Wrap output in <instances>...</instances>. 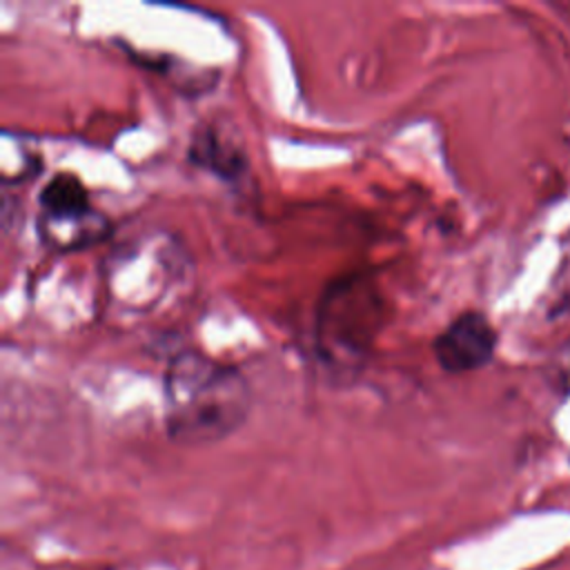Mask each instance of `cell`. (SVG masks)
<instances>
[{
    "instance_id": "obj_3",
    "label": "cell",
    "mask_w": 570,
    "mask_h": 570,
    "mask_svg": "<svg viewBox=\"0 0 570 570\" xmlns=\"http://www.w3.org/2000/svg\"><path fill=\"white\" fill-rule=\"evenodd\" d=\"M183 249L174 236H140L105 263V289L109 303L125 314H147L180 278Z\"/></svg>"
},
{
    "instance_id": "obj_4",
    "label": "cell",
    "mask_w": 570,
    "mask_h": 570,
    "mask_svg": "<svg viewBox=\"0 0 570 570\" xmlns=\"http://www.w3.org/2000/svg\"><path fill=\"white\" fill-rule=\"evenodd\" d=\"M499 332L483 312L468 309L454 316L432 341V354L448 374H468L485 367L497 352Z\"/></svg>"
},
{
    "instance_id": "obj_5",
    "label": "cell",
    "mask_w": 570,
    "mask_h": 570,
    "mask_svg": "<svg viewBox=\"0 0 570 570\" xmlns=\"http://www.w3.org/2000/svg\"><path fill=\"white\" fill-rule=\"evenodd\" d=\"M36 229L45 247L58 254H69L100 245L107 240L114 225L102 212L89 207L73 214H38Z\"/></svg>"
},
{
    "instance_id": "obj_1",
    "label": "cell",
    "mask_w": 570,
    "mask_h": 570,
    "mask_svg": "<svg viewBox=\"0 0 570 570\" xmlns=\"http://www.w3.org/2000/svg\"><path fill=\"white\" fill-rule=\"evenodd\" d=\"M252 394L243 372L196 350L176 352L163 374V421L183 448L225 441L249 416Z\"/></svg>"
},
{
    "instance_id": "obj_2",
    "label": "cell",
    "mask_w": 570,
    "mask_h": 570,
    "mask_svg": "<svg viewBox=\"0 0 570 570\" xmlns=\"http://www.w3.org/2000/svg\"><path fill=\"white\" fill-rule=\"evenodd\" d=\"M383 301L374 283L350 274L327 285L316 309V352L336 374H356L365 363L379 327Z\"/></svg>"
},
{
    "instance_id": "obj_7",
    "label": "cell",
    "mask_w": 570,
    "mask_h": 570,
    "mask_svg": "<svg viewBox=\"0 0 570 570\" xmlns=\"http://www.w3.org/2000/svg\"><path fill=\"white\" fill-rule=\"evenodd\" d=\"M38 205L40 214H73L94 207L85 183L67 171L56 174L42 185L38 194Z\"/></svg>"
},
{
    "instance_id": "obj_6",
    "label": "cell",
    "mask_w": 570,
    "mask_h": 570,
    "mask_svg": "<svg viewBox=\"0 0 570 570\" xmlns=\"http://www.w3.org/2000/svg\"><path fill=\"white\" fill-rule=\"evenodd\" d=\"M191 165L218 176L220 180L234 183L247 174L245 149L225 136L216 125H200L187 147Z\"/></svg>"
}]
</instances>
